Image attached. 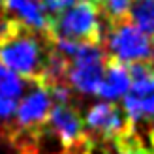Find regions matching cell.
<instances>
[{"label":"cell","mask_w":154,"mask_h":154,"mask_svg":"<svg viewBox=\"0 0 154 154\" xmlns=\"http://www.w3.org/2000/svg\"><path fill=\"white\" fill-rule=\"evenodd\" d=\"M103 49L111 58H117L124 64L149 62L154 53V40L130 21V17H124L109 23L103 38Z\"/></svg>","instance_id":"cell-3"},{"label":"cell","mask_w":154,"mask_h":154,"mask_svg":"<svg viewBox=\"0 0 154 154\" xmlns=\"http://www.w3.org/2000/svg\"><path fill=\"white\" fill-rule=\"evenodd\" d=\"M47 126L57 135L58 143L66 152L81 149L85 145H92L90 134L85 128V120L79 111L70 103H55L49 113Z\"/></svg>","instance_id":"cell-6"},{"label":"cell","mask_w":154,"mask_h":154,"mask_svg":"<svg viewBox=\"0 0 154 154\" xmlns=\"http://www.w3.org/2000/svg\"><path fill=\"white\" fill-rule=\"evenodd\" d=\"M96 2H103V0H96Z\"/></svg>","instance_id":"cell-16"},{"label":"cell","mask_w":154,"mask_h":154,"mask_svg":"<svg viewBox=\"0 0 154 154\" xmlns=\"http://www.w3.org/2000/svg\"><path fill=\"white\" fill-rule=\"evenodd\" d=\"M105 58H94V60H75L70 62V72H68V83L81 94L98 96L100 83L105 73Z\"/></svg>","instance_id":"cell-7"},{"label":"cell","mask_w":154,"mask_h":154,"mask_svg":"<svg viewBox=\"0 0 154 154\" xmlns=\"http://www.w3.org/2000/svg\"><path fill=\"white\" fill-rule=\"evenodd\" d=\"M130 4H132V0H103V2H100L103 17L109 23H115V21L128 17Z\"/></svg>","instance_id":"cell-12"},{"label":"cell","mask_w":154,"mask_h":154,"mask_svg":"<svg viewBox=\"0 0 154 154\" xmlns=\"http://www.w3.org/2000/svg\"><path fill=\"white\" fill-rule=\"evenodd\" d=\"M132 87L128 66L117 58H111L107 55V64H105V73L100 83L98 96H102L107 102H117L119 98H124L126 92Z\"/></svg>","instance_id":"cell-8"},{"label":"cell","mask_w":154,"mask_h":154,"mask_svg":"<svg viewBox=\"0 0 154 154\" xmlns=\"http://www.w3.org/2000/svg\"><path fill=\"white\" fill-rule=\"evenodd\" d=\"M21 92H23V81H21V77L17 73H13L11 70H8L6 75L2 77V81H0V94L17 98V96H21Z\"/></svg>","instance_id":"cell-13"},{"label":"cell","mask_w":154,"mask_h":154,"mask_svg":"<svg viewBox=\"0 0 154 154\" xmlns=\"http://www.w3.org/2000/svg\"><path fill=\"white\" fill-rule=\"evenodd\" d=\"M6 19H8V11H6V6H4V0H0V28L4 26Z\"/></svg>","instance_id":"cell-14"},{"label":"cell","mask_w":154,"mask_h":154,"mask_svg":"<svg viewBox=\"0 0 154 154\" xmlns=\"http://www.w3.org/2000/svg\"><path fill=\"white\" fill-rule=\"evenodd\" d=\"M6 72H8V68H4L2 64H0V81H2V77L6 75Z\"/></svg>","instance_id":"cell-15"},{"label":"cell","mask_w":154,"mask_h":154,"mask_svg":"<svg viewBox=\"0 0 154 154\" xmlns=\"http://www.w3.org/2000/svg\"><path fill=\"white\" fill-rule=\"evenodd\" d=\"M109 23L103 17L102 6L96 0H77L75 4L51 15L47 36H60L75 42H90L103 45Z\"/></svg>","instance_id":"cell-2"},{"label":"cell","mask_w":154,"mask_h":154,"mask_svg":"<svg viewBox=\"0 0 154 154\" xmlns=\"http://www.w3.org/2000/svg\"><path fill=\"white\" fill-rule=\"evenodd\" d=\"M15 113H17V98L0 94V132L4 135L13 126Z\"/></svg>","instance_id":"cell-11"},{"label":"cell","mask_w":154,"mask_h":154,"mask_svg":"<svg viewBox=\"0 0 154 154\" xmlns=\"http://www.w3.org/2000/svg\"><path fill=\"white\" fill-rule=\"evenodd\" d=\"M38 2H40V4H42V2H43V0H38Z\"/></svg>","instance_id":"cell-17"},{"label":"cell","mask_w":154,"mask_h":154,"mask_svg":"<svg viewBox=\"0 0 154 154\" xmlns=\"http://www.w3.org/2000/svg\"><path fill=\"white\" fill-rule=\"evenodd\" d=\"M128 17L154 40V0H132Z\"/></svg>","instance_id":"cell-10"},{"label":"cell","mask_w":154,"mask_h":154,"mask_svg":"<svg viewBox=\"0 0 154 154\" xmlns=\"http://www.w3.org/2000/svg\"><path fill=\"white\" fill-rule=\"evenodd\" d=\"M51 109H53V98L49 90L42 85H36V88L17 105L13 126L6 134V137L11 139L15 135H36L47 126Z\"/></svg>","instance_id":"cell-5"},{"label":"cell","mask_w":154,"mask_h":154,"mask_svg":"<svg viewBox=\"0 0 154 154\" xmlns=\"http://www.w3.org/2000/svg\"><path fill=\"white\" fill-rule=\"evenodd\" d=\"M4 6L8 15H11L13 19L25 23L38 32L49 34L51 15L38 0H4Z\"/></svg>","instance_id":"cell-9"},{"label":"cell","mask_w":154,"mask_h":154,"mask_svg":"<svg viewBox=\"0 0 154 154\" xmlns=\"http://www.w3.org/2000/svg\"><path fill=\"white\" fill-rule=\"evenodd\" d=\"M83 120L92 141L111 143L113 147L122 135H126L132 130L126 113L115 102H102L92 105Z\"/></svg>","instance_id":"cell-4"},{"label":"cell","mask_w":154,"mask_h":154,"mask_svg":"<svg viewBox=\"0 0 154 154\" xmlns=\"http://www.w3.org/2000/svg\"><path fill=\"white\" fill-rule=\"evenodd\" d=\"M49 49L51 40L47 34L8 15L0 28V64L4 68L17 73L21 79L40 85Z\"/></svg>","instance_id":"cell-1"}]
</instances>
